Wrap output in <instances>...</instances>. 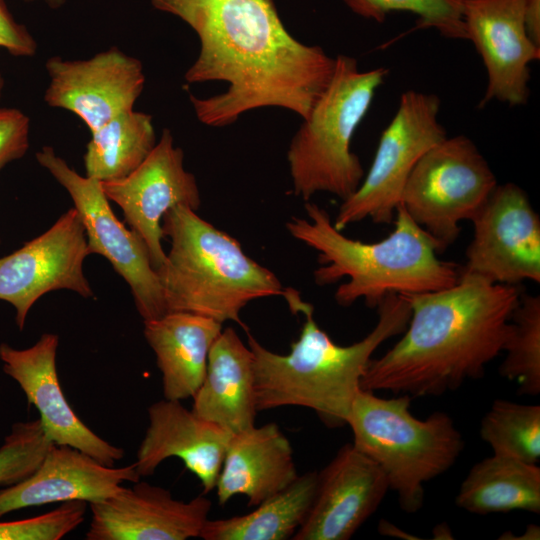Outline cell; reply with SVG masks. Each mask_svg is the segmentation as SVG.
Masks as SVG:
<instances>
[{
    "label": "cell",
    "mask_w": 540,
    "mask_h": 540,
    "mask_svg": "<svg viewBox=\"0 0 540 540\" xmlns=\"http://www.w3.org/2000/svg\"><path fill=\"white\" fill-rule=\"evenodd\" d=\"M335 61L328 87L287 151L293 193L306 202L318 192L343 201L361 184L365 174L352 139L389 74L385 67L361 70L355 58L343 54Z\"/></svg>",
    "instance_id": "52a82bcc"
},
{
    "label": "cell",
    "mask_w": 540,
    "mask_h": 540,
    "mask_svg": "<svg viewBox=\"0 0 540 540\" xmlns=\"http://www.w3.org/2000/svg\"><path fill=\"white\" fill-rule=\"evenodd\" d=\"M161 228L171 247L157 270L167 313L190 312L247 330L240 312L251 301L282 295L278 277L250 258L234 237L196 211L178 205L164 215Z\"/></svg>",
    "instance_id": "5b68a950"
},
{
    "label": "cell",
    "mask_w": 540,
    "mask_h": 540,
    "mask_svg": "<svg viewBox=\"0 0 540 540\" xmlns=\"http://www.w3.org/2000/svg\"><path fill=\"white\" fill-rule=\"evenodd\" d=\"M89 506L86 540H186L200 536L212 502L204 495L177 500L169 490L139 480Z\"/></svg>",
    "instance_id": "2e32d148"
},
{
    "label": "cell",
    "mask_w": 540,
    "mask_h": 540,
    "mask_svg": "<svg viewBox=\"0 0 540 540\" xmlns=\"http://www.w3.org/2000/svg\"><path fill=\"white\" fill-rule=\"evenodd\" d=\"M45 67L50 79L45 102L76 114L91 132L133 109L145 84L141 61L116 47L86 60L51 57Z\"/></svg>",
    "instance_id": "9a60e30c"
},
{
    "label": "cell",
    "mask_w": 540,
    "mask_h": 540,
    "mask_svg": "<svg viewBox=\"0 0 540 540\" xmlns=\"http://www.w3.org/2000/svg\"><path fill=\"white\" fill-rule=\"evenodd\" d=\"M406 297L411 316L405 333L370 360L363 390L437 396L482 377L502 353L520 291L462 271L451 287Z\"/></svg>",
    "instance_id": "7a4b0ae2"
},
{
    "label": "cell",
    "mask_w": 540,
    "mask_h": 540,
    "mask_svg": "<svg viewBox=\"0 0 540 540\" xmlns=\"http://www.w3.org/2000/svg\"><path fill=\"white\" fill-rule=\"evenodd\" d=\"M59 337L44 333L26 349L0 344L3 371L14 379L27 401L39 412L41 425L49 439L76 448L102 464L115 466L124 450L98 436L73 411L66 399L56 369Z\"/></svg>",
    "instance_id": "e0dca14e"
},
{
    "label": "cell",
    "mask_w": 540,
    "mask_h": 540,
    "mask_svg": "<svg viewBox=\"0 0 540 540\" xmlns=\"http://www.w3.org/2000/svg\"><path fill=\"white\" fill-rule=\"evenodd\" d=\"M472 223L463 272L506 285L540 282V218L521 187L497 184Z\"/></svg>",
    "instance_id": "8fae6325"
},
{
    "label": "cell",
    "mask_w": 540,
    "mask_h": 540,
    "mask_svg": "<svg viewBox=\"0 0 540 540\" xmlns=\"http://www.w3.org/2000/svg\"><path fill=\"white\" fill-rule=\"evenodd\" d=\"M410 403L407 394L382 398L360 389L347 425L353 446L381 468L401 509L416 513L424 503V484L453 466L464 440L448 414L437 411L420 420Z\"/></svg>",
    "instance_id": "8992f818"
},
{
    "label": "cell",
    "mask_w": 540,
    "mask_h": 540,
    "mask_svg": "<svg viewBox=\"0 0 540 540\" xmlns=\"http://www.w3.org/2000/svg\"><path fill=\"white\" fill-rule=\"evenodd\" d=\"M497 184L472 139L447 136L419 159L400 204L442 252L457 240L460 223L472 221Z\"/></svg>",
    "instance_id": "ba28073f"
},
{
    "label": "cell",
    "mask_w": 540,
    "mask_h": 540,
    "mask_svg": "<svg viewBox=\"0 0 540 540\" xmlns=\"http://www.w3.org/2000/svg\"><path fill=\"white\" fill-rule=\"evenodd\" d=\"M30 120L16 108H0V170L29 148Z\"/></svg>",
    "instance_id": "1f68e13d"
},
{
    "label": "cell",
    "mask_w": 540,
    "mask_h": 540,
    "mask_svg": "<svg viewBox=\"0 0 540 540\" xmlns=\"http://www.w3.org/2000/svg\"><path fill=\"white\" fill-rule=\"evenodd\" d=\"M441 100L433 93L407 90L382 131L366 176L357 190L342 201L334 227L370 219L377 224L393 222L406 181L419 159L447 137L438 119Z\"/></svg>",
    "instance_id": "9c48e42d"
},
{
    "label": "cell",
    "mask_w": 540,
    "mask_h": 540,
    "mask_svg": "<svg viewBox=\"0 0 540 540\" xmlns=\"http://www.w3.org/2000/svg\"><path fill=\"white\" fill-rule=\"evenodd\" d=\"M192 411L234 434L255 425L254 359L233 328L222 329L208 356L205 378Z\"/></svg>",
    "instance_id": "7402d4cb"
},
{
    "label": "cell",
    "mask_w": 540,
    "mask_h": 540,
    "mask_svg": "<svg viewBox=\"0 0 540 540\" xmlns=\"http://www.w3.org/2000/svg\"><path fill=\"white\" fill-rule=\"evenodd\" d=\"M318 472L299 475L287 488L255 506L252 512L225 519H208L200 533L204 540L292 539L311 508Z\"/></svg>",
    "instance_id": "d4e9b609"
},
{
    "label": "cell",
    "mask_w": 540,
    "mask_h": 540,
    "mask_svg": "<svg viewBox=\"0 0 540 540\" xmlns=\"http://www.w3.org/2000/svg\"><path fill=\"white\" fill-rule=\"evenodd\" d=\"M389 489L381 468L353 444L342 446L317 474L315 496L294 540H348Z\"/></svg>",
    "instance_id": "ac0fdd59"
},
{
    "label": "cell",
    "mask_w": 540,
    "mask_h": 540,
    "mask_svg": "<svg viewBox=\"0 0 540 540\" xmlns=\"http://www.w3.org/2000/svg\"><path fill=\"white\" fill-rule=\"evenodd\" d=\"M523 18L528 37L540 47V0H525Z\"/></svg>",
    "instance_id": "836d02e7"
},
{
    "label": "cell",
    "mask_w": 540,
    "mask_h": 540,
    "mask_svg": "<svg viewBox=\"0 0 540 540\" xmlns=\"http://www.w3.org/2000/svg\"><path fill=\"white\" fill-rule=\"evenodd\" d=\"M378 321L362 340L336 344L313 318L306 320L288 354L268 350L247 332L254 359L257 410L299 406L313 410L329 428L347 425L362 376L375 350L401 334L411 316L403 294H390L377 306Z\"/></svg>",
    "instance_id": "277c9868"
},
{
    "label": "cell",
    "mask_w": 540,
    "mask_h": 540,
    "mask_svg": "<svg viewBox=\"0 0 540 540\" xmlns=\"http://www.w3.org/2000/svg\"><path fill=\"white\" fill-rule=\"evenodd\" d=\"M88 255L85 228L73 207L43 234L0 258V300L14 306L20 330L33 304L50 291L94 296L83 270Z\"/></svg>",
    "instance_id": "7c38bea8"
},
{
    "label": "cell",
    "mask_w": 540,
    "mask_h": 540,
    "mask_svg": "<svg viewBox=\"0 0 540 540\" xmlns=\"http://www.w3.org/2000/svg\"><path fill=\"white\" fill-rule=\"evenodd\" d=\"M3 87H4V79L0 73V97H1V94H2V90H3Z\"/></svg>",
    "instance_id": "74e56055"
},
{
    "label": "cell",
    "mask_w": 540,
    "mask_h": 540,
    "mask_svg": "<svg viewBox=\"0 0 540 540\" xmlns=\"http://www.w3.org/2000/svg\"><path fill=\"white\" fill-rule=\"evenodd\" d=\"M91 134L84 167L87 177L100 182L129 175L156 144L152 116L133 109L118 114Z\"/></svg>",
    "instance_id": "484cf974"
},
{
    "label": "cell",
    "mask_w": 540,
    "mask_h": 540,
    "mask_svg": "<svg viewBox=\"0 0 540 540\" xmlns=\"http://www.w3.org/2000/svg\"><path fill=\"white\" fill-rule=\"evenodd\" d=\"M186 22L200 40L188 83L222 81L220 94L189 95L197 119L211 127L235 123L250 110L279 107L308 117L328 87L335 58L294 38L274 0H150Z\"/></svg>",
    "instance_id": "6da1fadb"
},
{
    "label": "cell",
    "mask_w": 540,
    "mask_h": 540,
    "mask_svg": "<svg viewBox=\"0 0 540 540\" xmlns=\"http://www.w3.org/2000/svg\"><path fill=\"white\" fill-rule=\"evenodd\" d=\"M455 503L479 515L517 510L539 514L540 467L493 454L470 469Z\"/></svg>",
    "instance_id": "cb8c5ba5"
},
{
    "label": "cell",
    "mask_w": 540,
    "mask_h": 540,
    "mask_svg": "<svg viewBox=\"0 0 540 540\" xmlns=\"http://www.w3.org/2000/svg\"><path fill=\"white\" fill-rule=\"evenodd\" d=\"M433 534L436 536L434 537L436 539H451V537H449L451 536L450 530L446 525L441 524L440 526L435 527Z\"/></svg>",
    "instance_id": "d590c367"
},
{
    "label": "cell",
    "mask_w": 540,
    "mask_h": 540,
    "mask_svg": "<svg viewBox=\"0 0 540 540\" xmlns=\"http://www.w3.org/2000/svg\"><path fill=\"white\" fill-rule=\"evenodd\" d=\"M140 478L135 463L108 466L76 448L53 443L31 475L0 489V517L51 503L98 502L112 495L123 483H135Z\"/></svg>",
    "instance_id": "ffe728a7"
},
{
    "label": "cell",
    "mask_w": 540,
    "mask_h": 540,
    "mask_svg": "<svg viewBox=\"0 0 540 540\" xmlns=\"http://www.w3.org/2000/svg\"><path fill=\"white\" fill-rule=\"evenodd\" d=\"M505 358L499 371L514 381L518 392L536 396L540 393V296L520 293L512 312L503 344Z\"/></svg>",
    "instance_id": "4316f807"
},
{
    "label": "cell",
    "mask_w": 540,
    "mask_h": 540,
    "mask_svg": "<svg viewBox=\"0 0 540 540\" xmlns=\"http://www.w3.org/2000/svg\"><path fill=\"white\" fill-rule=\"evenodd\" d=\"M147 411L149 424L134 462L139 475L150 476L164 460L177 457L200 480L204 493L214 490L232 433L178 400L164 398Z\"/></svg>",
    "instance_id": "d6986e66"
},
{
    "label": "cell",
    "mask_w": 540,
    "mask_h": 540,
    "mask_svg": "<svg viewBox=\"0 0 540 540\" xmlns=\"http://www.w3.org/2000/svg\"><path fill=\"white\" fill-rule=\"evenodd\" d=\"M379 532L384 535L397 536L405 539H414L410 537L411 535L405 533L404 531L399 530L392 523L382 519L378 526Z\"/></svg>",
    "instance_id": "e575fe53"
},
{
    "label": "cell",
    "mask_w": 540,
    "mask_h": 540,
    "mask_svg": "<svg viewBox=\"0 0 540 540\" xmlns=\"http://www.w3.org/2000/svg\"><path fill=\"white\" fill-rule=\"evenodd\" d=\"M87 502L72 500L43 514L12 521H0V540H59L84 521Z\"/></svg>",
    "instance_id": "4dcf8cb0"
},
{
    "label": "cell",
    "mask_w": 540,
    "mask_h": 540,
    "mask_svg": "<svg viewBox=\"0 0 540 540\" xmlns=\"http://www.w3.org/2000/svg\"><path fill=\"white\" fill-rule=\"evenodd\" d=\"M299 476L288 438L276 423L234 433L215 486L219 505L245 495L255 507L291 485Z\"/></svg>",
    "instance_id": "44dd1931"
},
{
    "label": "cell",
    "mask_w": 540,
    "mask_h": 540,
    "mask_svg": "<svg viewBox=\"0 0 540 540\" xmlns=\"http://www.w3.org/2000/svg\"><path fill=\"white\" fill-rule=\"evenodd\" d=\"M36 159L69 193L84 225L89 253L105 257L127 282L143 321L167 314L162 284L148 249L118 220L101 182L78 174L50 146L42 147Z\"/></svg>",
    "instance_id": "30bf717a"
},
{
    "label": "cell",
    "mask_w": 540,
    "mask_h": 540,
    "mask_svg": "<svg viewBox=\"0 0 540 540\" xmlns=\"http://www.w3.org/2000/svg\"><path fill=\"white\" fill-rule=\"evenodd\" d=\"M25 1H35V0H25ZM45 3H47L51 8H58L62 6L65 3V0H43Z\"/></svg>",
    "instance_id": "8d00e7d4"
},
{
    "label": "cell",
    "mask_w": 540,
    "mask_h": 540,
    "mask_svg": "<svg viewBox=\"0 0 540 540\" xmlns=\"http://www.w3.org/2000/svg\"><path fill=\"white\" fill-rule=\"evenodd\" d=\"M355 14L383 23L394 11L417 16L420 28H431L441 36L467 40L463 19V0H342Z\"/></svg>",
    "instance_id": "f1b7e54d"
},
{
    "label": "cell",
    "mask_w": 540,
    "mask_h": 540,
    "mask_svg": "<svg viewBox=\"0 0 540 540\" xmlns=\"http://www.w3.org/2000/svg\"><path fill=\"white\" fill-rule=\"evenodd\" d=\"M0 47L14 56H32L37 44L28 30L17 23L4 0H0Z\"/></svg>",
    "instance_id": "d6a6232c"
},
{
    "label": "cell",
    "mask_w": 540,
    "mask_h": 540,
    "mask_svg": "<svg viewBox=\"0 0 540 540\" xmlns=\"http://www.w3.org/2000/svg\"><path fill=\"white\" fill-rule=\"evenodd\" d=\"M108 200L123 212L125 222L145 243L153 268L160 269L166 253L161 222L167 211L183 205L194 211L201 206L195 176L184 168V153L174 145L169 129L143 162L124 178L101 182Z\"/></svg>",
    "instance_id": "4fadbf2b"
},
{
    "label": "cell",
    "mask_w": 540,
    "mask_h": 540,
    "mask_svg": "<svg viewBox=\"0 0 540 540\" xmlns=\"http://www.w3.org/2000/svg\"><path fill=\"white\" fill-rule=\"evenodd\" d=\"M525 0H463L467 40L480 55L487 84L478 108L492 101L521 106L530 95V65L540 59V47L527 35Z\"/></svg>",
    "instance_id": "5bb4252c"
},
{
    "label": "cell",
    "mask_w": 540,
    "mask_h": 540,
    "mask_svg": "<svg viewBox=\"0 0 540 540\" xmlns=\"http://www.w3.org/2000/svg\"><path fill=\"white\" fill-rule=\"evenodd\" d=\"M308 219L291 217L287 231L318 252V267L313 275L319 286L347 277L335 291L341 306L363 299L374 308L390 294H418L455 285L462 268L438 258L437 242L399 204L394 230L375 243L351 239L337 230L329 213L307 201Z\"/></svg>",
    "instance_id": "3957f363"
},
{
    "label": "cell",
    "mask_w": 540,
    "mask_h": 540,
    "mask_svg": "<svg viewBox=\"0 0 540 540\" xmlns=\"http://www.w3.org/2000/svg\"><path fill=\"white\" fill-rule=\"evenodd\" d=\"M52 444L39 418L15 423L0 446V486L14 485L31 475Z\"/></svg>",
    "instance_id": "f546056e"
},
{
    "label": "cell",
    "mask_w": 540,
    "mask_h": 540,
    "mask_svg": "<svg viewBox=\"0 0 540 540\" xmlns=\"http://www.w3.org/2000/svg\"><path fill=\"white\" fill-rule=\"evenodd\" d=\"M143 322L144 337L162 374L164 398L193 397L205 378L209 352L222 323L190 312H170Z\"/></svg>",
    "instance_id": "603a6c76"
},
{
    "label": "cell",
    "mask_w": 540,
    "mask_h": 540,
    "mask_svg": "<svg viewBox=\"0 0 540 540\" xmlns=\"http://www.w3.org/2000/svg\"><path fill=\"white\" fill-rule=\"evenodd\" d=\"M480 436L495 455L538 464L540 406L496 399L481 419Z\"/></svg>",
    "instance_id": "83f0119b"
}]
</instances>
